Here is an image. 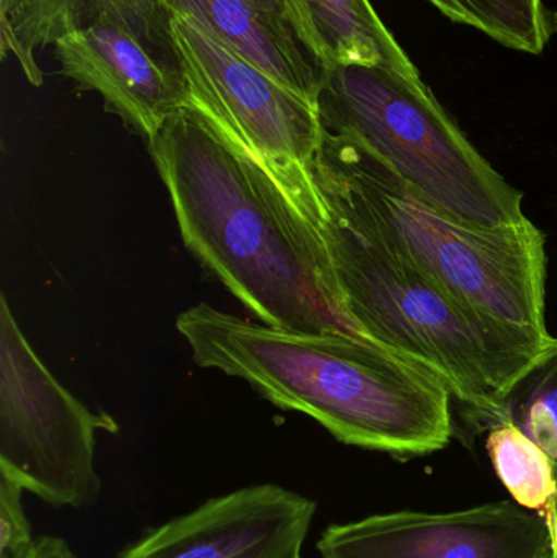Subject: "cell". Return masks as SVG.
<instances>
[{
	"label": "cell",
	"mask_w": 557,
	"mask_h": 558,
	"mask_svg": "<svg viewBox=\"0 0 557 558\" xmlns=\"http://www.w3.org/2000/svg\"><path fill=\"white\" fill-rule=\"evenodd\" d=\"M316 505L275 484L211 498L118 558H301Z\"/></svg>",
	"instance_id": "9c48e42d"
},
{
	"label": "cell",
	"mask_w": 557,
	"mask_h": 558,
	"mask_svg": "<svg viewBox=\"0 0 557 558\" xmlns=\"http://www.w3.org/2000/svg\"><path fill=\"white\" fill-rule=\"evenodd\" d=\"M326 208L334 268L363 337L431 371L494 425L507 387L553 337L463 301Z\"/></svg>",
	"instance_id": "277c9868"
},
{
	"label": "cell",
	"mask_w": 557,
	"mask_h": 558,
	"mask_svg": "<svg viewBox=\"0 0 557 558\" xmlns=\"http://www.w3.org/2000/svg\"><path fill=\"white\" fill-rule=\"evenodd\" d=\"M294 3L301 19L298 41L320 71L337 65H388L421 77L370 0H294Z\"/></svg>",
	"instance_id": "4fadbf2b"
},
{
	"label": "cell",
	"mask_w": 557,
	"mask_h": 558,
	"mask_svg": "<svg viewBox=\"0 0 557 558\" xmlns=\"http://www.w3.org/2000/svg\"><path fill=\"white\" fill-rule=\"evenodd\" d=\"M52 51L65 78L78 90L100 95L105 108L147 143L185 108L179 71L157 61L146 43L120 23L100 20L74 29Z\"/></svg>",
	"instance_id": "30bf717a"
},
{
	"label": "cell",
	"mask_w": 557,
	"mask_h": 558,
	"mask_svg": "<svg viewBox=\"0 0 557 558\" xmlns=\"http://www.w3.org/2000/svg\"><path fill=\"white\" fill-rule=\"evenodd\" d=\"M324 558H552L545 520L517 504L376 514L324 531Z\"/></svg>",
	"instance_id": "ba28073f"
},
{
	"label": "cell",
	"mask_w": 557,
	"mask_h": 558,
	"mask_svg": "<svg viewBox=\"0 0 557 558\" xmlns=\"http://www.w3.org/2000/svg\"><path fill=\"white\" fill-rule=\"evenodd\" d=\"M552 558H557V498H556V531H555V536H553Z\"/></svg>",
	"instance_id": "ffe728a7"
},
{
	"label": "cell",
	"mask_w": 557,
	"mask_h": 558,
	"mask_svg": "<svg viewBox=\"0 0 557 558\" xmlns=\"http://www.w3.org/2000/svg\"><path fill=\"white\" fill-rule=\"evenodd\" d=\"M499 422H509L535 441L552 459L557 474V338L507 387Z\"/></svg>",
	"instance_id": "9a60e30c"
},
{
	"label": "cell",
	"mask_w": 557,
	"mask_h": 558,
	"mask_svg": "<svg viewBox=\"0 0 557 558\" xmlns=\"http://www.w3.org/2000/svg\"><path fill=\"white\" fill-rule=\"evenodd\" d=\"M340 218L481 311L549 337L545 235L529 218L474 228L422 198L362 144L323 130L310 166Z\"/></svg>",
	"instance_id": "3957f363"
},
{
	"label": "cell",
	"mask_w": 557,
	"mask_h": 558,
	"mask_svg": "<svg viewBox=\"0 0 557 558\" xmlns=\"http://www.w3.org/2000/svg\"><path fill=\"white\" fill-rule=\"evenodd\" d=\"M323 130L385 160L422 198L474 228L525 221L523 196L461 133L421 77L388 65L320 71Z\"/></svg>",
	"instance_id": "5b68a950"
},
{
	"label": "cell",
	"mask_w": 557,
	"mask_h": 558,
	"mask_svg": "<svg viewBox=\"0 0 557 558\" xmlns=\"http://www.w3.org/2000/svg\"><path fill=\"white\" fill-rule=\"evenodd\" d=\"M487 452L494 471L517 505L545 520L549 534L556 531L557 474L545 451L509 422L493 425Z\"/></svg>",
	"instance_id": "5bb4252c"
},
{
	"label": "cell",
	"mask_w": 557,
	"mask_h": 558,
	"mask_svg": "<svg viewBox=\"0 0 557 558\" xmlns=\"http://www.w3.org/2000/svg\"><path fill=\"white\" fill-rule=\"evenodd\" d=\"M166 15L182 13L211 29L275 81L316 105L320 69L294 33L249 0H156Z\"/></svg>",
	"instance_id": "7c38bea8"
},
{
	"label": "cell",
	"mask_w": 557,
	"mask_h": 558,
	"mask_svg": "<svg viewBox=\"0 0 557 558\" xmlns=\"http://www.w3.org/2000/svg\"><path fill=\"white\" fill-rule=\"evenodd\" d=\"M147 146L186 248L261 324L363 337L347 312L326 203L307 167L267 162L190 108Z\"/></svg>",
	"instance_id": "6da1fadb"
},
{
	"label": "cell",
	"mask_w": 557,
	"mask_h": 558,
	"mask_svg": "<svg viewBox=\"0 0 557 558\" xmlns=\"http://www.w3.org/2000/svg\"><path fill=\"white\" fill-rule=\"evenodd\" d=\"M445 16L480 29L513 51L542 54L552 38L543 0H428Z\"/></svg>",
	"instance_id": "2e32d148"
},
{
	"label": "cell",
	"mask_w": 557,
	"mask_h": 558,
	"mask_svg": "<svg viewBox=\"0 0 557 558\" xmlns=\"http://www.w3.org/2000/svg\"><path fill=\"white\" fill-rule=\"evenodd\" d=\"M166 29L185 108L267 162L310 169L323 141L316 105L192 16L170 13Z\"/></svg>",
	"instance_id": "52a82bcc"
},
{
	"label": "cell",
	"mask_w": 557,
	"mask_h": 558,
	"mask_svg": "<svg viewBox=\"0 0 557 558\" xmlns=\"http://www.w3.org/2000/svg\"><path fill=\"white\" fill-rule=\"evenodd\" d=\"M117 433L51 376L0 299V474L58 508L92 507L101 490L95 435Z\"/></svg>",
	"instance_id": "8992f818"
},
{
	"label": "cell",
	"mask_w": 557,
	"mask_h": 558,
	"mask_svg": "<svg viewBox=\"0 0 557 558\" xmlns=\"http://www.w3.org/2000/svg\"><path fill=\"white\" fill-rule=\"evenodd\" d=\"M100 20L120 23L146 45L167 41V15L156 0H0V49L39 87V52Z\"/></svg>",
	"instance_id": "8fae6325"
},
{
	"label": "cell",
	"mask_w": 557,
	"mask_h": 558,
	"mask_svg": "<svg viewBox=\"0 0 557 558\" xmlns=\"http://www.w3.org/2000/svg\"><path fill=\"white\" fill-rule=\"evenodd\" d=\"M177 330L198 366L244 379L346 445L415 458L453 435L444 380L368 338L268 327L203 302L177 317Z\"/></svg>",
	"instance_id": "7a4b0ae2"
},
{
	"label": "cell",
	"mask_w": 557,
	"mask_h": 558,
	"mask_svg": "<svg viewBox=\"0 0 557 558\" xmlns=\"http://www.w3.org/2000/svg\"><path fill=\"white\" fill-rule=\"evenodd\" d=\"M29 558H75L71 547L61 537L41 536L36 539Z\"/></svg>",
	"instance_id": "d6986e66"
},
{
	"label": "cell",
	"mask_w": 557,
	"mask_h": 558,
	"mask_svg": "<svg viewBox=\"0 0 557 558\" xmlns=\"http://www.w3.org/2000/svg\"><path fill=\"white\" fill-rule=\"evenodd\" d=\"M249 2L254 3L255 7L264 10L274 19L283 22L294 33L296 38L300 36L301 19L294 0H249Z\"/></svg>",
	"instance_id": "ac0fdd59"
},
{
	"label": "cell",
	"mask_w": 557,
	"mask_h": 558,
	"mask_svg": "<svg viewBox=\"0 0 557 558\" xmlns=\"http://www.w3.org/2000/svg\"><path fill=\"white\" fill-rule=\"evenodd\" d=\"M553 28H555V32L557 33V12L553 15Z\"/></svg>",
	"instance_id": "44dd1931"
},
{
	"label": "cell",
	"mask_w": 557,
	"mask_h": 558,
	"mask_svg": "<svg viewBox=\"0 0 557 558\" xmlns=\"http://www.w3.org/2000/svg\"><path fill=\"white\" fill-rule=\"evenodd\" d=\"M22 494L16 482L0 474V558H29L35 549Z\"/></svg>",
	"instance_id": "e0dca14e"
}]
</instances>
